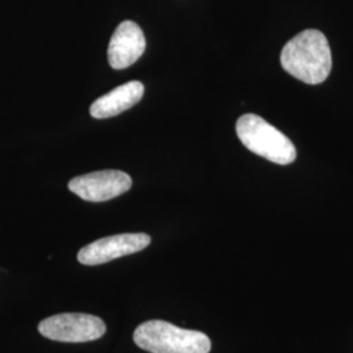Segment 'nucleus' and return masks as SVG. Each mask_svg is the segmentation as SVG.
Segmentation results:
<instances>
[{"instance_id": "nucleus-4", "label": "nucleus", "mask_w": 353, "mask_h": 353, "mask_svg": "<svg viewBox=\"0 0 353 353\" xmlns=\"http://www.w3.org/2000/svg\"><path fill=\"white\" fill-rule=\"evenodd\" d=\"M42 336L63 343H85L103 336L106 326L101 318L83 313H63L49 316L38 325Z\"/></svg>"}, {"instance_id": "nucleus-8", "label": "nucleus", "mask_w": 353, "mask_h": 353, "mask_svg": "<svg viewBox=\"0 0 353 353\" xmlns=\"http://www.w3.org/2000/svg\"><path fill=\"white\" fill-rule=\"evenodd\" d=\"M144 96V85L138 80L128 81L97 99L90 106V115L96 119L112 118L137 105Z\"/></svg>"}, {"instance_id": "nucleus-5", "label": "nucleus", "mask_w": 353, "mask_h": 353, "mask_svg": "<svg viewBox=\"0 0 353 353\" xmlns=\"http://www.w3.org/2000/svg\"><path fill=\"white\" fill-rule=\"evenodd\" d=\"M132 179L121 170H101L71 179L68 189L87 202H106L127 192Z\"/></svg>"}, {"instance_id": "nucleus-7", "label": "nucleus", "mask_w": 353, "mask_h": 353, "mask_svg": "<svg viewBox=\"0 0 353 353\" xmlns=\"http://www.w3.org/2000/svg\"><path fill=\"white\" fill-rule=\"evenodd\" d=\"M145 51V37L137 23L123 21L117 26L108 49V61L114 70H125Z\"/></svg>"}, {"instance_id": "nucleus-1", "label": "nucleus", "mask_w": 353, "mask_h": 353, "mask_svg": "<svg viewBox=\"0 0 353 353\" xmlns=\"http://www.w3.org/2000/svg\"><path fill=\"white\" fill-rule=\"evenodd\" d=\"M280 62L288 74L306 84L323 83L332 67L327 38L316 29L303 30L284 46Z\"/></svg>"}, {"instance_id": "nucleus-3", "label": "nucleus", "mask_w": 353, "mask_h": 353, "mask_svg": "<svg viewBox=\"0 0 353 353\" xmlns=\"http://www.w3.org/2000/svg\"><path fill=\"white\" fill-rule=\"evenodd\" d=\"M236 131L249 151L274 164H292L297 157L296 147L290 138L259 115H242L237 121Z\"/></svg>"}, {"instance_id": "nucleus-2", "label": "nucleus", "mask_w": 353, "mask_h": 353, "mask_svg": "<svg viewBox=\"0 0 353 353\" xmlns=\"http://www.w3.org/2000/svg\"><path fill=\"white\" fill-rule=\"evenodd\" d=\"M134 341L151 353H210L211 341L201 331L176 327L153 319L141 323L134 332Z\"/></svg>"}, {"instance_id": "nucleus-6", "label": "nucleus", "mask_w": 353, "mask_h": 353, "mask_svg": "<svg viewBox=\"0 0 353 353\" xmlns=\"http://www.w3.org/2000/svg\"><path fill=\"white\" fill-rule=\"evenodd\" d=\"M150 243L151 237L145 233L115 234L84 246L77 254V261L85 265H103L117 258L141 252Z\"/></svg>"}]
</instances>
